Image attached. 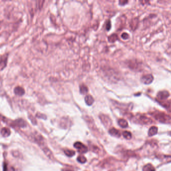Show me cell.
<instances>
[{
    "instance_id": "1",
    "label": "cell",
    "mask_w": 171,
    "mask_h": 171,
    "mask_svg": "<svg viewBox=\"0 0 171 171\" xmlns=\"http://www.w3.org/2000/svg\"><path fill=\"white\" fill-rule=\"evenodd\" d=\"M152 115L156 120L160 123H169L171 121L170 116L163 112H154Z\"/></svg>"
},
{
    "instance_id": "2",
    "label": "cell",
    "mask_w": 171,
    "mask_h": 171,
    "mask_svg": "<svg viewBox=\"0 0 171 171\" xmlns=\"http://www.w3.org/2000/svg\"><path fill=\"white\" fill-rule=\"evenodd\" d=\"M153 76L151 74H147L142 76L141 77V81L145 85H149L153 81Z\"/></svg>"
},
{
    "instance_id": "3",
    "label": "cell",
    "mask_w": 171,
    "mask_h": 171,
    "mask_svg": "<svg viewBox=\"0 0 171 171\" xmlns=\"http://www.w3.org/2000/svg\"><path fill=\"white\" fill-rule=\"evenodd\" d=\"M74 147L77 149L80 153H86L88 151V147L81 142H76L74 144Z\"/></svg>"
},
{
    "instance_id": "4",
    "label": "cell",
    "mask_w": 171,
    "mask_h": 171,
    "mask_svg": "<svg viewBox=\"0 0 171 171\" xmlns=\"http://www.w3.org/2000/svg\"><path fill=\"white\" fill-rule=\"evenodd\" d=\"M137 119L139 123L143 125H150L153 123V121L149 117L143 115H139L137 117Z\"/></svg>"
},
{
    "instance_id": "5",
    "label": "cell",
    "mask_w": 171,
    "mask_h": 171,
    "mask_svg": "<svg viewBox=\"0 0 171 171\" xmlns=\"http://www.w3.org/2000/svg\"><path fill=\"white\" fill-rule=\"evenodd\" d=\"M170 94L166 90H163L159 92L157 94V98L160 100H165L169 97Z\"/></svg>"
},
{
    "instance_id": "6",
    "label": "cell",
    "mask_w": 171,
    "mask_h": 171,
    "mask_svg": "<svg viewBox=\"0 0 171 171\" xmlns=\"http://www.w3.org/2000/svg\"><path fill=\"white\" fill-rule=\"evenodd\" d=\"M100 119H101L102 123L104 125L108 127L112 124V121L110 119V117L107 115L104 114H102L100 116Z\"/></svg>"
},
{
    "instance_id": "7",
    "label": "cell",
    "mask_w": 171,
    "mask_h": 171,
    "mask_svg": "<svg viewBox=\"0 0 171 171\" xmlns=\"http://www.w3.org/2000/svg\"><path fill=\"white\" fill-rule=\"evenodd\" d=\"M42 151H43L44 153L46 155V156L51 160H53L54 159V156L53 155L52 151H50V149L46 147V145L43 147H41Z\"/></svg>"
},
{
    "instance_id": "8",
    "label": "cell",
    "mask_w": 171,
    "mask_h": 171,
    "mask_svg": "<svg viewBox=\"0 0 171 171\" xmlns=\"http://www.w3.org/2000/svg\"><path fill=\"white\" fill-rule=\"evenodd\" d=\"M14 92L16 95L19 96H23L25 94V90L20 86H17L15 88Z\"/></svg>"
},
{
    "instance_id": "9",
    "label": "cell",
    "mask_w": 171,
    "mask_h": 171,
    "mask_svg": "<svg viewBox=\"0 0 171 171\" xmlns=\"http://www.w3.org/2000/svg\"><path fill=\"white\" fill-rule=\"evenodd\" d=\"M109 133L111 135L116 137H121V133H120L119 131L117 130V129H116L115 128H114V127L110 129Z\"/></svg>"
},
{
    "instance_id": "10",
    "label": "cell",
    "mask_w": 171,
    "mask_h": 171,
    "mask_svg": "<svg viewBox=\"0 0 171 171\" xmlns=\"http://www.w3.org/2000/svg\"><path fill=\"white\" fill-rule=\"evenodd\" d=\"M85 102L88 106H90L94 104V98L92 96L87 95L85 97Z\"/></svg>"
},
{
    "instance_id": "11",
    "label": "cell",
    "mask_w": 171,
    "mask_h": 171,
    "mask_svg": "<svg viewBox=\"0 0 171 171\" xmlns=\"http://www.w3.org/2000/svg\"><path fill=\"white\" fill-rule=\"evenodd\" d=\"M14 123L18 127H26V123L24 120L21 118L18 119L14 121Z\"/></svg>"
},
{
    "instance_id": "12",
    "label": "cell",
    "mask_w": 171,
    "mask_h": 171,
    "mask_svg": "<svg viewBox=\"0 0 171 171\" xmlns=\"http://www.w3.org/2000/svg\"><path fill=\"white\" fill-rule=\"evenodd\" d=\"M139 24V20L137 18H134L133 20H131L130 24V26L131 27V29L133 30H135L136 28H137Z\"/></svg>"
},
{
    "instance_id": "13",
    "label": "cell",
    "mask_w": 171,
    "mask_h": 171,
    "mask_svg": "<svg viewBox=\"0 0 171 171\" xmlns=\"http://www.w3.org/2000/svg\"><path fill=\"white\" fill-rule=\"evenodd\" d=\"M7 58L2 57L0 58V70H2L6 66Z\"/></svg>"
},
{
    "instance_id": "14",
    "label": "cell",
    "mask_w": 171,
    "mask_h": 171,
    "mask_svg": "<svg viewBox=\"0 0 171 171\" xmlns=\"http://www.w3.org/2000/svg\"><path fill=\"white\" fill-rule=\"evenodd\" d=\"M1 133L2 134V135L4 137H8L11 134V131H10V129L6 128V127H4L1 129Z\"/></svg>"
},
{
    "instance_id": "15",
    "label": "cell",
    "mask_w": 171,
    "mask_h": 171,
    "mask_svg": "<svg viewBox=\"0 0 171 171\" xmlns=\"http://www.w3.org/2000/svg\"><path fill=\"white\" fill-rule=\"evenodd\" d=\"M158 127H152L149 129V132H148V135L149 137H151L156 135L158 133Z\"/></svg>"
},
{
    "instance_id": "16",
    "label": "cell",
    "mask_w": 171,
    "mask_h": 171,
    "mask_svg": "<svg viewBox=\"0 0 171 171\" xmlns=\"http://www.w3.org/2000/svg\"><path fill=\"white\" fill-rule=\"evenodd\" d=\"M80 92L82 94H86L88 92V86L84 84H81L80 86Z\"/></svg>"
},
{
    "instance_id": "17",
    "label": "cell",
    "mask_w": 171,
    "mask_h": 171,
    "mask_svg": "<svg viewBox=\"0 0 171 171\" xmlns=\"http://www.w3.org/2000/svg\"><path fill=\"white\" fill-rule=\"evenodd\" d=\"M118 123L121 127L123 128H126L128 126V123L125 119H120L118 121Z\"/></svg>"
},
{
    "instance_id": "18",
    "label": "cell",
    "mask_w": 171,
    "mask_h": 171,
    "mask_svg": "<svg viewBox=\"0 0 171 171\" xmlns=\"http://www.w3.org/2000/svg\"><path fill=\"white\" fill-rule=\"evenodd\" d=\"M117 40H118V36H117V34H112L111 35H110L108 37V40L110 43H114Z\"/></svg>"
},
{
    "instance_id": "19",
    "label": "cell",
    "mask_w": 171,
    "mask_h": 171,
    "mask_svg": "<svg viewBox=\"0 0 171 171\" xmlns=\"http://www.w3.org/2000/svg\"><path fill=\"white\" fill-rule=\"evenodd\" d=\"M143 171H155V169L151 164H147L143 167Z\"/></svg>"
},
{
    "instance_id": "20",
    "label": "cell",
    "mask_w": 171,
    "mask_h": 171,
    "mask_svg": "<svg viewBox=\"0 0 171 171\" xmlns=\"http://www.w3.org/2000/svg\"><path fill=\"white\" fill-rule=\"evenodd\" d=\"M64 153H65L66 155L68 156V157H73V156L75 155V152L74 151H72V150L67 149V150H65V151H64Z\"/></svg>"
},
{
    "instance_id": "21",
    "label": "cell",
    "mask_w": 171,
    "mask_h": 171,
    "mask_svg": "<svg viewBox=\"0 0 171 171\" xmlns=\"http://www.w3.org/2000/svg\"><path fill=\"white\" fill-rule=\"evenodd\" d=\"M123 137L125 138L126 139H130L131 138V133L128 131H123Z\"/></svg>"
},
{
    "instance_id": "22",
    "label": "cell",
    "mask_w": 171,
    "mask_h": 171,
    "mask_svg": "<svg viewBox=\"0 0 171 171\" xmlns=\"http://www.w3.org/2000/svg\"><path fill=\"white\" fill-rule=\"evenodd\" d=\"M77 160L78 162H79L81 164L85 163L86 162V161H87L86 158L84 156H83L82 155L78 156Z\"/></svg>"
},
{
    "instance_id": "23",
    "label": "cell",
    "mask_w": 171,
    "mask_h": 171,
    "mask_svg": "<svg viewBox=\"0 0 171 171\" xmlns=\"http://www.w3.org/2000/svg\"><path fill=\"white\" fill-rule=\"evenodd\" d=\"M12 155L14 157L17 158H22L21 153H20L19 151H12Z\"/></svg>"
},
{
    "instance_id": "24",
    "label": "cell",
    "mask_w": 171,
    "mask_h": 171,
    "mask_svg": "<svg viewBox=\"0 0 171 171\" xmlns=\"http://www.w3.org/2000/svg\"><path fill=\"white\" fill-rule=\"evenodd\" d=\"M121 37L123 39V40H127L129 38V34H127V33H123L121 34Z\"/></svg>"
},
{
    "instance_id": "25",
    "label": "cell",
    "mask_w": 171,
    "mask_h": 171,
    "mask_svg": "<svg viewBox=\"0 0 171 171\" xmlns=\"http://www.w3.org/2000/svg\"><path fill=\"white\" fill-rule=\"evenodd\" d=\"M111 27H112L111 23H110V20H108V22H106V30H107V31H110V29H111Z\"/></svg>"
},
{
    "instance_id": "26",
    "label": "cell",
    "mask_w": 171,
    "mask_h": 171,
    "mask_svg": "<svg viewBox=\"0 0 171 171\" xmlns=\"http://www.w3.org/2000/svg\"><path fill=\"white\" fill-rule=\"evenodd\" d=\"M29 119H30L31 121L32 122V124H33L34 125H36V124H37V121H36V119L33 116H31V115H30L29 116Z\"/></svg>"
},
{
    "instance_id": "27",
    "label": "cell",
    "mask_w": 171,
    "mask_h": 171,
    "mask_svg": "<svg viewBox=\"0 0 171 171\" xmlns=\"http://www.w3.org/2000/svg\"><path fill=\"white\" fill-rule=\"evenodd\" d=\"M36 116L38 117V118H41L42 119H46V116L45 115H44L43 114H40V113H38L37 114H36Z\"/></svg>"
},
{
    "instance_id": "28",
    "label": "cell",
    "mask_w": 171,
    "mask_h": 171,
    "mask_svg": "<svg viewBox=\"0 0 171 171\" xmlns=\"http://www.w3.org/2000/svg\"><path fill=\"white\" fill-rule=\"evenodd\" d=\"M129 2L128 1H125V0H123V1H119V5L121 6H124L126 4H127V3Z\"/></svg>"
},
{
    "instance_id": "29",
    "label": "cell",
    "mask_w": 171,
    "mask_h": 171,
    "mask_svg": "<svg viewBox=\"0 0 171 171\" xmlns=\"http://www.w3.org/2000/svg\"><path fill=\"white\" fill-rule=\"evenodd\" d=\"M3 169H4V171H7V165H6V163H4Z\"/></svg>"
},
{
    "instance_id": "30",
    "label": "cell",
    "mask_w": 171,
    "mask_h": 171,
    "mask_svg": "<svg viewBox=\"0 0 171 171\" xmlns=\"http://www.w3.org/2000/svg\"><path fill=\"white\" fill-rule=\"evenodd\" d=\"M62 171H73L69 169H63L62 170Z\"/></svg>"
}]
</instances>
